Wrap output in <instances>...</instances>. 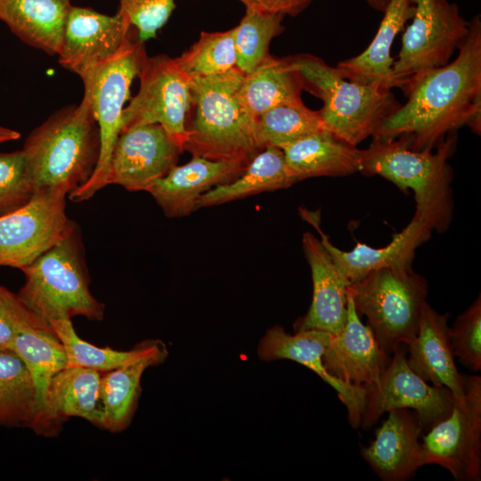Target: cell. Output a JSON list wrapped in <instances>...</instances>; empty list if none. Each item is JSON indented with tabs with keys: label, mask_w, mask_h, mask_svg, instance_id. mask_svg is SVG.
I'll list each match as a JSON object with an SVG mask.
<instances>
[{
	"label": "cell",
	"mask_w": 481,
	"mask_h": 481,
	"mask_svg": "<svg viewBox=\"0 0 481 481\" xmlns=\"http://www.w3.org/2000/svg\"><path fill=\"white\" fill-rule=\"evenodd\" d=\"M412 23L402 37V47L392 66L396 87L404 92L425 72L447 64L463 44L469 21L449 0H412Z\"/></svg>",
	"instance_id": "cell-9"
},
{
	"label": "cell",
	"mask_w": 481,
	"mask_h": 481,
	"mask_svg": "<svg viewBox=\"0 0 481 481\" xmlns=\"http://www.w3.org/2000/svg\"><path fill=\"white\" fill-rule=\"evenodd\" d=\"M302 246L311 270L313 298L308 312L297 322L296 331L317 330L338 335L347 319L349 284L337 269L321 240L311 232H305Z\"/></svg>",
	"instance_id": "cell-21"
},
{
	"label": "cell",
	"mask_w": 481,
	"mask_h": 481,
	"mask_svg": "<svg viewBox=\"0 0 481 481\" xmlns=\"http://www.w3.org/2000/svg\"><path fill=\"white\" fill-rule=\"evenodd\" d=\"M322 129L325 126L318 110L309 109L303 102L275 106L253 122L254 138L260 151L269 146L281 149Z\"/></svg>",
	"instance_id": "cell-32"
},
{
	"label": "cell",
	"mask_w": 481,
	"mask_h": 481,
	"mask_svg": "<svg viewBox=\"0 0 481 481\" xmlns=\"http://www.w3.org/2000/svg\"><path fill=\"white\" fill-rule=\"evenodd\" d=\"M246 9L256 12L297 16L302 12L314 0H238Z\"/></svg>",
	"instance_id": "cell-40"
},
{
	"label": "cell",
	"mask_w": 481,
	"mask_h": 481,
	"mask_svg": "<svg viewBox=\"0 0 481 481\" xmlns=\"http://www.w3.org/2000/svg\"><path fill=\"white\" fill-rule=\"evenodd\" d=\"M405 345L392 353L377 383L367 390L360 425L367 428L392 409L405 408L416 412L424 432L451 412L455 395L446 387L431 386L408 365Z\"/></svg>",
	"instance_id": "cell-12"
},
{
	"label": "cell",
	"mask_w": 481,
	"mask_h": 481,
	"mask_svg": "<svg viewBox=\"0 0 481 481\" xmlns=\"http://www.w3.org/2000/svg\"><path fill=\"white\" fill-rule=\"evenodd\" d=\"M373 333L359 318L347 289V319L342 331L333 335L322 360L335 379L363 391L377 383L390 358Z\"/></svg>",
	"instance_id": "cell-16"
},
{
	"label": "cell",
	"mask_w": 481,
	"mask_h": 481,
	"mask_svg": "<svg viewBox=\"0 0 481 481\" xmlns=\"http://www.w3.org/2000/svg\"><path fill=\"white\" fill-rule=\"evenodd\" d=\"M249 163L192 156L184 165L173 167L148 192L168 217L189 216L205 192L238 177Z\"/></svg>",
	"instance_id": "cell-19"
},
{
	"label": "cell",
	"mask_w": 481,
	"mask_h": 481,
	"mask_svg": "<svg viewBox=\"0 0 481 481\" xmlns=\"http://www.w3.org/2000/svg\"><path fill=\"white\" fill-rule=\"evenodd\" d=\"M22 152L35 193L69 195L93 175L99 126L88 100L53 113L27 137ZM34 193V194H35Z\"/></svg>",
	"instance_id": "cell-2"
},
{
	"label": "cell",
	"mask_w": 481,
	"mask_h": 481,
	"mask_svg": "<svg viewBox=\"0 0 481 481\" xmlns=\"http://www.w3.org/2000/svg\"><path fill=\"white\" fill-rule=\"evenodd\" d=\"M304 82L289 57L267 55L251 72L244 74L237 91L244 111L255 118L281 104L303 102Z\"/></svg>",
	"instance_id": "cell-28"
},
{
	"label": "cell",
	"mask_w": 481,
	"mask_h": 481,
	"mask_svg": "<svg viewBox=\"0 0 481 481\" xmlns=\"http://www.w3.org/2000/svg\"><path fill=\"white\" fill-rule=\"evenodd\" d=\"M296 182L317 176H346L359 172L363 150L328 129L304 136L281 149Z\"/></svg>",
	"instance_id": "cell-25"
},
{
	"label": "cell",
	"mask_w": 481,
	"mask_h": 481,
	"mask_svg": "<svg viewBox=\"0 0 481 481\" xmlns=\"http://www.w3.org/2000/svg\"><path fill=\"white\" fill-rule=\"evenodd\" d=\"M174 59L190 78L217 75L235 68L234 28L220 32L202 31L188 50Z\"/></svg>",
	"instance_id": "cell-34"
},
{
	"label": "cell",
	"mask_w": 481,
	"mask_h": 481,
	"mask_svg": "<svg viewBox=\"0 0 481 481\" xmlns=\"http://www.w3.org/2000/svg\"><path fill=\"white\" fill-rule=\"evenodd\" d=\"M457 143V135L448 134L433 148L420 151L409 147L404 137L372 140L363 150L359 172L379 175L401 191L414 192L416 212L438 233L444 232L452 221L453 201L452 170L448 163Z\"/></svg>",
	"instance_id": "cell-3"
},
{
	"label": "cell",
	"mask_w": 481,
	"mask_h": 481,
	"mask_svg": "<svg viewBox=\"0 0 481 481\" xmlns=\"http://www.w3.org/2000/svg\"><path fill=\"white\" fill-rule=\"evenodd\" d=\"M387 412V419L362 455L381 479L402 481L424 465L420 440L424 431L414 411L400 408Z\"/></svg>",
	"instance_id": "cell-20"
},
{
	"label": "cell",
	"mask_w": 481,
	"mask_h": 481,
	"mask_svg": "<svg viewBox=\"0 0 481 481\" xmlns=\"http://www.w3.org/2000/svg\"><path fill=\"white\" fill-rule=\"evenodd\" d=\"M374 10L384 12L390 0H365Z\"/></svg>",
	"instance_id": "cell-42"
},
{
	"label": "cell",
	"mask_w": 481,
	"mask_h": 481,
	"mask_svg": "<svg viewBox=\"0 0 481 481\" xmlns=\"http://www.w3.org/2000/svg\"><path fill=\"white\" fill-rule=\"evenodd\" d=\"M289 57L303 78L304 90L322 101L318 113L325 128L352 145L372 136L401 105L392 90L348 80L319 57Z\"/></svg>",
	"instance_id": "cell-5"
},
{
	"label": "cell",
	"mask_w": 481,
	"mask_h": 481,
	"mask_svg": "<svg viewBox=\"0 0 481 481\" xmlns=\"http://www.w3.org/2000/svg\"><path fill=\"white\" fill-rule=\"evenodd\" d=\"M137 77L139 91L123 110L121 132L137 126L159 124L183 152L189 136L191 78L174 58L165 54L150 57L145 51L140 59Z\"/></svg>",
	"instance_id": "cell-10"
},
{
	"label": "cell",
	"mask_w": 481,
	"mask_h": 481,
	"mask_svg": "<svg viewBox=\"0 0 481 481\" xmlns=\"http://www.w3.org/2000/svg\"><path fill=\"white\" fill-rule=\"evenodd\" d=\"M132 28L120 11L109 16L90 8L72 6L58 54L59 63L84 79L118 50Z\"/></svg>",
	"instance_id": "cell-15"
},
{
	"label": "cell",
	"mask_w": 481,
	"mask_h": 481,
	"mask_svg": "<svg viewBox=\"0 0 481 481\" xmlns=\"http://www.w3.org/2000/svg\"><path fill=\"white\" fill-rule=\"evenodd\" d=\"M300 215L319 232L322 243L349 285L382 267L412 266L416 249L429 240L433 231L429 224L415 213L410 223L385 247L357 243L352 250L345 251L335 247L321 229L320 213L300 208Z\"/></svg>",
	"instance_id": "cell-17"
},
{
	"label": "cell",
	"mask_w": 481,
	"mask_h": 481,
	"mask_svg": "<svg viewBox=\"0 0 481 481\" xmlns=\"http://www.w3.org/2000/svg\"><path fill=\"white\" fill-rule=\"evenodd\" d=\"M452 354L473 371L481 370V298L480 296L461 313L450 329Z\"/></svg>",
	"instance_id": "cell-37"
},
{
	"label": "cell",
	"mask_w": 481,
	"mask_h": 481,
	"mask_svg": "<svg viewBox=\"0 0 481 481\" xmlns=\"http://www.w3.org/2000/svg\"><path fill=\"white\" fill-rule=\"evenodd\" d=\"M37 411V388L27 365L13 350H0V424L29 427Z\"/></svg>",
	"instance_id": "cell-31"
},
{
	"label": "cell",
	"mask_w": 481,
	"mask_h": 481,
	"mask_svg": "<svg viewBox=\"0 0 481 481\" xmlns=\"http://www.w3.org/2000/svg\"><path fill=\"white\" fill-rule=\"evenodd\" d=\"M143 42L131 31L118 50L82 79L84 96L88 100L99 126L100 153L88 181L68 196L75 202L92 198L108 184L111 155L122 130L124 105L130 86L137 76Z\"/></svg>",
	"instance_id": "cell-8"
},
{
	"label": "cell",
	"mask_w": 481,
	"mask_h": 481,
	"mask_svg": "<svg viewBox=\"0 0 481 481\" xmlns=\"http://www.w3.org/2000/svg\"><path fill=\"white\" fill-rule=\"evenodd\" d=\"M333 335L317 330H298L291 335L281 326L269 329L262 338L258 355L266 361L289 359L305 365L331 386L346 405L350 424L360 426L365 392L332 377L322 363V355Z\"/></svg>",
	"instance_id": "cell-22"
},
{
	"label": "cell",
	"mask_w": 481,
	"mask_h": 481,
	"mask_svg": "<svg viewBox=\"0 0 481 481\" xmlns=\"http://www.w3.org/2000/svg\"><path fill=\"white\" fill-rule=\"evenodd\" d=\"M181 153L159 124L137 126L120 133L115 144L108 184L148 192L176 165Z\"/></svg>",
	"instance_id": "cell-14"
},
{
	"label": "cell",
	"mask_w": 481,
	"mask_h": 481,
	"mask_svg": "<svg viewBox=\"0 0 481 481\" xmlns=\"http://www.w3.org/2000/svg\"><path fill=\"white\" fill-rule=\"evenodd\" d=\"M167 355L162 342L146 341L137 357L102 375V428L119 432L128 427L140 395L143 373L148 367L162 363Z\"/></svg>",
	"instance_id": "cell-26"
},
{
	"label": "cell",
	"mask_w": 481,
	"mask_h": 481,
	"mask_svg": "<svg viewBox=\"0 0 481 481\" xmlns=\"http://www.w3.org/2000/svg\"><path fill=\"white\" fill-rule=\"evenodd\" d=\"M244 73L237 67L221 74L192 77L191 110L183 151L214 160L249 161L260 151L253 122L242 109L237 91Z\"/></svg>",
	"instance_id": "cell-4"
},
{
	"label": "cell",
	"mask_w": 481,
	"mask_h": 481,
	"mask_svg": "<svg viewBox=\"0 0 481 481\" xmlns=\"http://www.w3.org/2000/svg\"><path fill=\"white\" fill-rule=\"evenodd\" d=\"M11 349L23 360L33 377L37 414L45 404L53 377L67 367L63 346L50 324L35 315L20 324Z\"/></svg>",
	"instance_id": "cell-30"
},
{
	"label": "cell",
	"mask_w": 481,
	"mask_h": 481,
	"mask_svg": "<svg viewBox=\"0 0 481 481\" xmlns=\"http://www.w3.org/2000/svg\"><path fill=\"white\" fill-rule=\"evenodd\" d=\"M454 61L428 70L404 92L401 104L376 130L372 140L404 137L415 151L433 148L462 126L481 132V19L469 21L467 38Z\"/></svg>",
	"instance_id": "cell-1"
},
{
	"label": "cell",
	"mask_w": 481,
	"mask_h": 481,
	"mask_svg": "<svg viewBox=\"0 0 481 481\" xmlns=\"http://www.w3.org/2000/svg\"><path fill=\"white\" fill-rule=\"evenodd\" d=\"M466 390L456 397L450 414L425 436L423 462L448 469L456 480L481 477V377L464 375Z\"/></svg>",
	"instance_id": "cell-11"
},
{
	"label": "cell",
	"mask_w": 481,
	"mask_h": 481,
	"mask_svg": "<svg viewBox=\"0 0 481 481\" xmlns=\"http://www.w3.org/2000/svg\"><path fill=\"white\" fill-rule=\"evenodd\" d=\"M412 0H390L378 31L360 54L338 63L336 68L346 79L382 89L396 87L393 77L391 48L396 35L414 14Z\"/></svg>",
	"instance_id": "cell-24"
},
{
	"label": "cell",
	"mask_w": 481,
	"mask_h": 481,
	"mask_svg": "<svg viewBox=\"0 0 481 481\" xmlns=\"http://www.w3.org/2000/svg\"><path fill=\"white\" fill-rule=\"evenodd\" d=\"M284 17L246 9L239 25L234 27L236 67L240 71L251 72L270 54L271 41L284 30Z\"/></svg>",
	"instance_id": "cell-33"
},
{
	"label": "cell",
	"mask_w": 481,
	"mask_h": 481,
	"mask_svg": "<svg viewBox=\"0 0 481 481\" xmlns=\"http://www.w3.org/2000/svg\"><path fill=\"white\" fill-rule=\"evenodd\" d=\"M175 0H119V9L144 42L156 37L174 11Z\"/></svg>",
	"instance_id": "cell-38"
},
{
	"label": "cell",
	"mask_w": 481,
	"mask_h": 481,
	"mask_svg": "<svg viewBox=\"0 0 481 481\" xmlns=\"http://www.w3.org/2000/svg\"><path fill=\"white\" fill-rule=\"evenodd\" d=\"M34 193L22 151L0 153V216L24 206Z\"/></svg>",
	"instance_id": "cell-36"
},
{
	"label": "cell",
	"mask_w": 481,
	"mask_h": 481,
	"mask_svg": "<svg viewBox=\"0 0 481 481\" xmlns=\"http://www.w3.org/2000/svg\"><path fill=\"white\" fill-rule=\"evenodd\" d=\"M348 291L357 313L366 316L367 326L387 355L416 337L428 282L412 266L374 270L350 284Z\"/></svg>",
	"instance_id": "cell-7"
},
{
	"label": "cell",
	"mask_w": 481,
	"mask_h": 481,
	"mask_svg": "<svg viewBox=\"0 0 481 481\" xmlns=\"http://www.w3.org/2000/svg\"><path fill=\"white\" fill-rule=\"evenodd\" d=\"M35 315L17 295L0 285V350L11 349L20 324Z\"/></svg>",
	"instance_id": "cell-39"
},
{
	"label": "cell",
	"mask_w": 481,
	"mask_h": 481,
	"mask_svg": "<svg viewBox=\"0 0 481 481\" xmlns=\"http://www.w3.org/2000/svg\"><path fill=\"white\" fill-rule=\"evenodd\" d=\"M295 183L283 151L269 146L260 151L238 177L201 195L196 209L222 205L264 192L285 189Z\"/></svg>",
	"instance_id": "cell-29"
},
{
	"label": "cell",
	"mask_w": 481,
	"mask_h": 481,
	"mask_svg": "<svg viewBox=\"0 0 481 481\" xmlns=\"http://www.w3.org/2000/svg\"><path fill=\"white\" fill-rule=\"evenodd\" d=\"M21 271L25 282L17 296L45 322L77 315L94 321L103 318L104 305L89 289L77 227Z\"/></svg>",
	"instance_id": "cell-6"
},
{
	"label": "cell",
	"mask_w": 481,
	"mask_h": 481,
	"mask_svg": "<svg viewBox=\"0 0 481 481\" xmlns=\"http://www.w3.org/2000/svg\"><path fill=\"white\" fill-rule=\"evenodd\" d=\"M101 377V371L86 367H66L58 371L30 428L39 435L53 436L69 417H79L102 428Z\"/></svg>",
	"instance_id": "cell-18"
},
{
	"label": "cell",
	"mask_w": 481,
	"mask_h": 481,
	"mask_svg": "<svg viewBox=\"0 0 481 481\" xmlns=\"http://www.w3.org/2000/svg\"><path fill=\"white\" fill-rule=\"evenodd\" d=\"M49 324L63 346L67 367H86L105 372L135 359L145 347L146 342L129 351L99 347L81 339L70 319L53 320Z\"/></svg>",
	"instance_id": "cell-35"
},
{
	"label": "cell",
	"mask_w": 481,
	"mask_h": 481,
	"mask_svg": "<svg viewBox=\"0 0 481 481\" xmlns=\"http://www.w3.org/2000/svg\"><path fill=\"white\" fill-rule=\"evenodd\" d=\"M20 137V134L13 129L0 126V143L14 141Z\"/></svg>",
	"instance_id": "cell-41"
},
{
	"label": "cell",
	"mask_w": 481,
	"mask_h": 481,
	"mask_svg": "<svg viewBox=\"0 0 481 481\" xmlns=\"http://www.w3.org/2000/svg\"><path fill=\"white\" fill-rule=\"evenodd\" d=\"M65 198L35 193L24 206L0 216V266L21 270L77 227L66 215Z\"/></svg>",
	"instance_id": "cell-13"
},
{
	"label": "cell",
	"mask_w": 481,
	"mask_h": 481,
	"mask_svg": "<svg viewBox=\"0 0 481 481\" xmlns=\"http://www.w3.org/2000/svg\"><path fill=\"white\" fill-rule=\"evenodd\" d=\"M449 313L439 314L425 303L419 330L408 344L409 367L421 379L448 388L456 397L466 390L464 375L459 373L450 342Z\"/></svg>",
	"instance_id": "cell-23"
},
{
	"label": "cell",
	"mask_w": 481,
	"mask_h": 481,
	"mask_svg": "<svg viewBox=\"0 0 481 481\" xmlns=\"http://www.w3.org/2000/svg\"><path fill=\"white\" fill-rule=\"evenodd\" d=\"M70 0H0V20L21 41L59 54Z\"/></svg>",
	"instance_id": "cell-27"
}]
</instances>
